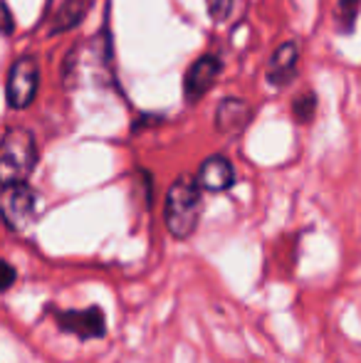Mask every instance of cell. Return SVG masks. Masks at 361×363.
Listing matches in <instances>:
<instances>
[{"mask_svg": "<svg viewBox=\"0 0 361 363\" xmlns=\"http://www.w3.org/2000/svg\"><path fill=\"white\" fill-rule=\"evenodd\" d=\"M203 216V191L196 176H179L171 183L164 203V223L171 238L188 240L198 230Z\"/></svg>", "mask_w": 361, "mask_h": 363, "instance_id": "obj_1", "label": "cell"}, {"mask_svg": "<svg viewBox=\"0 0 361 363\" xmlns=\"http://www.w3.org/2000/svg\"><path fill=\"white\" fill-rule=\"evenodd\" d=\"M38 166V144L28 129H8L0 139V186L28 183Z\"/></svg>", "mask_w": 361, "mask_h": 363, "instance_id": "obj_2", "label": "cell"}, {"mask_svg": "<svg viewBox=\"0 0 361 363\" xmlns=\"http://www.w3.org/2000/svg\"><path fill=\"white\" fill-rule=\"evenodd\" d=\"M52 316L57 331L70 336H77L79 341H99L106 336V316L104 309L96 304H89L84 309H60V306H45Z\"/></svg>", "mask_w": 361, "mask_h": 363, "instance_id": "obj_3", "label": "cell"}, {"mask_svg": "<svg viewBox=\"0 0 361 363\" xmlns=\"http://www.w3.org/2000/svg\"><path fill=\"white\" fill-rule=\"evenodd\" d=\"M38 211V191L30 183L0 188V220L13 233H23L35 220Z\"/></svg>", "mask_w": 361, "mask_h": 363, "instance_id": "obj_4", "label": "cell"}, {"mask_svg": "<svg viewBox=\"0 0 361 363\" xmlns=\"http://www.w3.org/2000/svg\"><path fill=\"white\" fill-rule=\"evenodd\" d=\"M40 86V65L33 55L15 60L8 72V84H5V96L13 109H25L35 101Z\"/></svg>", "mask_w": 361, "mask_h": 363, "instance_id": "obj_5", "label": "cell"}, {"mask_svg": "<svg viewBox=\"0 0 361 363\" xmlns=\"http://www.w3.org/2000/svg\"><path fill=\"white\" fill-rule=\"evenodd\" d=\"M221 69H223V62H221V57H216V55H203L201 60H196V62L188 67L186 77H183L186 99L188 101L203 99V94H206V91L213 86V82L218 79Z\"/></svg>", "mask_w": 361, "mask_h": 363, "instance_id": "obj_6", "label": "cell"}, {"mask_svg": "<svg viewBox=\"0 0 361 363\" xmlns=\"http://www.w3.org/2000/svg\"><path fill=\"white\" fill-rule=\"evenodd\" d=\"M196 181L201 186V191L208 193H226L235 186V168L228 161L226 156L216 153V156H208L206 161L198 166Z\"/></svg>", "mask_w": 361, "mask_h": 363, "instance_id": "obj_7", "label": "cell"}, {"mask_svg": "<svg viewBox=\"0 0 361 363\" xmlns=\"http://www.w3.org/2000/svg\"><path fill=\"white\" fill-rule=\"evenodd\" d=\"M299 65V48L297 43H282L272 52L270 62H267V82L272 86H284L294 79Z\"/></svg>", "mask_w": 361, "mask_h": 363, "instance_id": "obj_8", "label": "cell"}, {"mask_svg": "<svg viewBox=\"0 0 361 363\" xmlns=\"http://www.w3.org/2000/svg\"><path fill=\"white\" fill-rule=\"evenodd\" d=\"M252 111L243 99H223L216 111V129L226 136L240 134L250 121Z\"/></svg>", "mask_w": 361, "mask_h": 363, "instance_id": "obj_9", "label": "cell"}, {"mask_svg": "<svg viewBox=\"0 0 361 363\" xmlns=\"http://www.w3.org/2000/svg\"><path fill=\"white\" fill-rule=\"evenodd\" d=\"M89 10V0H65L57 8V15H55L52 23V33H65V30L77 28L84 20Z\"/></svg>", "mask_w": 361, "mask_h": 363, "instance_id": "obj_10", "label": "cell"}, {"mask_svg": "<svg viewBox=\"0 0 361 363\" xmlns=\"http://www.w3.org/2000/svg\"><path fill=\"white\" fill-rule=\"evenodd\" d=\"M361 15V0H337V10H334V20L342 35H352L359 23Z\"/></svg>", "mask_w": 361, "mask_h": 363, "instance_id": "obj_11", "label": "cell"}, {"mask_svg": "<svg viewBox=\"0 0 361 363\" xmlns=\"http://www.w3.org/2000/svg\"><path fill=\"white\" fill-rule=\"evenodd\" d=\"M317 114V94L314 91H304L292 101V116L297 124H309Z\"/></svg>", "mask_w": 361, "mask_h": 363, "instance_id": "obj_12", "label": "cell"}, {"mask_svg": "<svg viewBox=\"0 0 361 363\" xmlns=\"http://www.w3.org/2000/svg\"><path fill=\"white\" fill-rule=\"evenodd\" d=\"M15 282H18V269H15L5 257H0V294L13 289Z\"/></svg>", "mask_w": 361, "mask_h": 363, "instance_id": "obj_13", "label": "cell"}, {"mask_svg": "<svg viewBox=\"0 0 361 363\" xmlns=\"http://www.w3.org/2000/svg\"><path fill=\"white\" fill-rule=\"evenodd\" d=\"M206 5H208V15L216 23H223L233 10V0H206Z\"/></svg>", "mask_w": 361, "mask_h": 363, "instance_id": "obj_14", "label": "cell"}, {"mask_svg": "<svg viewBox=\"0 0 361 363\" xmlns=\"http://www.w3.org/2000/svg\"><path fill=\"white\" fill-rule=\"evenodd\" d=\"M13 15H10V8L5 5V0H0V33L3 35H10L13 33Z\"/></svg>", "mask_w": 361, "mask_h": 363, "instance_id": "obj_15", "label": "cell"}]
</instances>
